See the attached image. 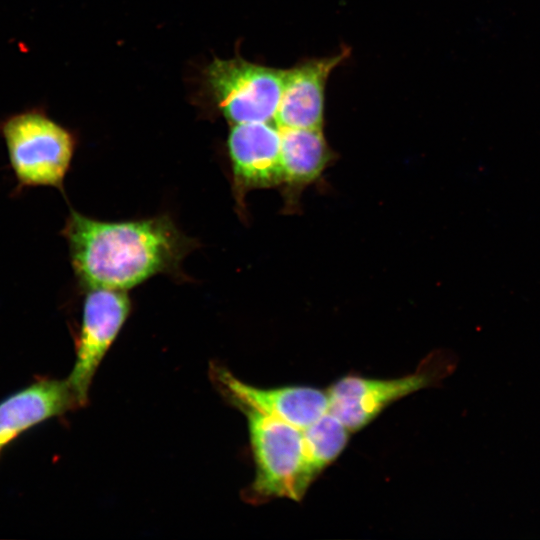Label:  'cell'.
I'll use <instances>...</instances> for the list:
<instances>
[{
	"instance_id": "1",
	"label": "cell",
	"mask_w": 540,
	"mask_h": 540,
	"mask_svg": "<svg viewBox=\"0 0 540 540\" xmlns=\"http://www.w3.org/2000/svg\"><path fill=\"white\" fill-rule=\"evenodd\" d=\"M62 234L75 273L90 288H131L173 268L187 246L164 217L102 222L72 211Z\"/></svg>"
},
{
	"instance_id": "2",
	"label": "cell",
	"mask_w": 540,
	"mask_h": 540,
	"mask_svg": "<svg viewBox=\"0 0 540 540\" xmlns=\"http://www.w3.org/2000/svg\"><path fill=\"white\" fill-rule=\"evenodd\" d=\"M247 419L255 477L245 492L251 503L274 498L299 501L316 479L304 449L302 430L244 404L234 405Z\"/></svg>"
},
{
	"instance_id": "3",
	"label": "cell",
	"mask_w": 540,
	"mask_h": 540,
	"mask_svg": "<svg viewBox=\"0 0 540 540\" xmlns=\"http://www.w3.org/2000/svg\"><path fill=\"white\" fill-rule=\"evenodd\" d=\"M17 190L35 186L62 188L74 152L71 133L39 108H27L0 120Z\"/></svg>"
},
{
	"instance_id": "4",
	"label": "cell",
	"mask_w": 540,
	"mask_h": 540,
	"mask_svg": "<svg viewBox=\"0 0 540 540\" xmlns=\"http://www.w3.org/2000/svg\"><path fill=\"white\" fill-rule=\"evenodd\" d=\"M458 356L445 349L432 351L417 369L393 379L346 375L328 389L329 412L355 432L374 420L390 404L419 390L438 387L457 368Z\"/></svg>"
},
{
	"instance_id": "5",
	"label": "cell",
	"mask_w": 540,
	"mask_h": 540,
	"mask_svg": "<svg viewBox=\"0 0 540 540\" xmlns=\"http://www.w3.org/2000/svg\"><path fill=\"white\" fill-rule=\"evenodd\" d=\"M285 70L242 59L215 60L207 79L224 116L233 124L272 122L280 104Z\"/></svg>"
},
{
	"instance_id": "6",
	"label": "cell",
	"mask_w": 540,
	"mask_h": 540,
	"mask_svg": "<svg viewBox=\"0 0 540 540\" xmlns=\"http://www.w3.org/2000/svg\"><path fill=\"white\" fill-rule=\"evenodd\" d=\"M130 309V300L123 290L91 288L87 294L76 341V359L67 379L80 407L87 403L97 369L121 331Z\"/></svg>"
},
{
	"instance_id": "7",
	"label": "cell",
	"mask_w": 540,
	"mask_h": 540,
	"mask_svg": "<svg viewBox=\"0 0 540 540\" xmlns=\"http://www.w3.org/2000/svg\"><path fill=\"white\" fill-rule=\"evenodd\" d=\"M212 376L230 404H244L304 430L329 411L327 390L310 386L259 388L228 370L212 367Z\"/></svg>"
},
{
	"instance_id": "8",
	"label": "cell",
	"mask_w": 540,
	"mask_h": 540,
	"mask_svg": "<svg viewBox=\"0 0 540 540\" xmlns=\"http://www.w3.org/2000/svg\"><path fill=\"white\" fill-rule=\"evenodd\" d=\"M281 130L271 122L234 124L228 138L237 197L256 188L281 186Z\"/></svg>"
},
{
	"instance_id": "9",
	"label": "cell",
	"mask_w": 540,
	"mask_h": 540,
	"mask_svg": "<svg viewBox=\"0 0 540 540\" xmlns=\"http://www.w3.org/2000/svg\"><path fill=\"white\" fill-rule=\"evenodd\" d=\"M349 52L309 59L285 70L280 104L274 122L279 128H322L325 87L332 70Z\"/></svg>"
},
{
	"instance_id": "10",
	"label": "cell",
	"mask_w": 540,
	"mask_h": 540,
	"mask_svg": "<svg viewBox=\"0 0 540 540\" xmlns=\"http://www.w3.org/2000/svg\"><path fill=\"white\" fill-rule=\"evenodd\" d=\"M280 159L284 213L300 209V196L333 159L322 128H280Z\"/></svg>"
},
{
	"instance_id": "11",
	"label": "cell",
	"mask_w": 540,
	"mask_h": 540,
	"mask_svg": "<svg viewBox=\"0 0 540 540\" xmlns=\"http://www.w3.org/2000/svg\"><path fill=\"white\" fill-rule=\"evenodd\" d=\"M79 407L67 380L43 379L0 402V452L31 427Z\"/></svg>"
},
{
	"instance_id": "12",
	"label": "cell",
	"mask_w": 540,
	"mask_h": 540,
	"mask_svg": "<svg viewBox=\"0 0 540 540\" xmlns=\"http://www.w3.org/2000/svg\"><path fill=\"white\" fill-rule=\"evenodd\" d=\"M305 454L317 477L347 446L350 431L331 412L302 430Z\"/></svg>"
}]
</instances>
